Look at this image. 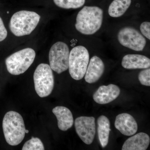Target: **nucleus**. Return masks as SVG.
Returning <instances> with one entry per match:
<instances>
[{
	"label": "nucleus",
	"mask_w": 150,
	"mask_h": 150,
	"mask_svg": "<svg viewBox=\"0 0 150 150\" xmlns=\"http://www.w3.org/2000/svg\"><path fill=\"white\" fill-rule=\"evenodd\" d=\"M103 20V11L97 6H85L78 13L75 27L86 35L94 34L100 29Z\"/></svg>",
	"instance_id": "1"
},
{
	"label": "nucleus",
	"mask_w": 150,
	"mask_h": 150,
	"mask_svg": "<svg viewBox=\"0 0 150 150\" xmlns=\"http://www.w3.org/2000/svg\"><path fill=\"white\" fill-rule=\"evenodd\" d=\"M3 129L6 142L12 146L19 144L25 136V126L21 114L16 111L8 112L3 120Z\"/></svg>",
	"instance_id": "2"
},
{
	"label": "nucleus",
	"mask_w": 150,
	"mask_h": 150,
	"mask_svg": "<svg viewBox=\"0 0 150 150\" xmlns=\"http://www.w3.org/2000/svg\"><path fill=\"white\" fill-rule=\"evenodd\" d=\"M40 17L35 12L21 11L14 14L11 19L9 28L16 36L30 34L36 27Z\"/></svg>",
	"instance_id": "3"
},
{
	"label": "nucleus",
	"mask_w": 150,
	"mask_h": 150,
	"mask_svg": "<svg viewBox=\"0 0 150 150\" xmlns=\"http://www.w3.org/2000/svg\"><path fill=\"white\" fill-rule=\"evenodd\" d=\"M35 57V51L32 48H26L17 51L6 59L7 69L12 75L23 74L32 65Z\"/></svg>",
	"instance_id": "4"
},
{
	"label": "nucleus",
	"mask_w": 150,
	"mask_h": 150,
	"mask_svg": "<svg viewBox=\"0 0 150 150\" xmlns=\"http://www.w3.org/2000/svg\"><path fill=\"white\" fill-rule=\"evenodd\" d=\"M89 62V54L83 46H76L70 52L69 72L71 77L76 80L82 79L85 75Z\"/></svg>",
	"instance_id": "5"
},
{
	"label": "nucleus",
	"mask_w": 150,
	"mask_h": 150,
	"mask_svg": "<svg viewBox=\"0 0 150 150\" xmlns=\"http://www.w3.org/2000/svg\"><path fill=\"white\" fill-rule=\"evenodd\" d=\"M33 80L35 91L39 96L46 97L51 94L54 88V78L50 65H38L34 72Z\"/></svg>",
	"instance_id": "6"
},
{
	"label": "nucleus",
	"mask_w": 150,
	"mask_h": 150,
	"mask_svg": "<svg viewBox=\"0 0 150 150\" xmlns=\"http://www.w3.org/2000/svg\"><path fill=\"white\" fill-rule=\"evenodd\" d=\"M69 49L64 42L59 41L54 44L49 53L50 66L58 74L67 71L69 68Z\"/></svg>",
	"instance_id": "7"
},
{
	"label": "nucleus",
	"mask_w": 150,
	"mask_h": 150,
	"mask_svg": "<svg viewBox=\"0 0 150 150\" xmlns=\"http://www.w3.org/2000/svg\"><path fill=\"white\" fill-rule=\"evenodd\" d=\"M118 39L122 46L134 51L144 50L146 41L144 37L137 30L131 27H125L119 30Z\"/></svg>",
	"instance_id": "8"
},
{
	"label": "nucleus",
	"mask_w": 150,
	"mask_h": 150,
	"mask_svg": "<svg viewBox=\"0 0 150 150\" xmlns=\"http://www.w3.org/2000/svg\"><path fill=\"white\" fill-rule=\"evenodd\" d=\"M76 132L86 144H91L96 134L95 119L93 117L80 116L75 121Z\"/></svg>",
	"instance_id": "9"
},
{
	"label": "nucleus",
	"mask_w": 150,
	"mask_h": 150,
	"mask_svg": "<svg viewBox=\"0 0 150 150\" xmlns=\"http://www.w3.org/2000/svg\"><path fill=\"white\" fill-rule=\"evenodd\" d=\"M120 91V89L115 85L100 86L93 94V99L98 104H107L117 98Z\"/></svg>",
	"instance_id": "10"
},
{
	"label": "nucleus",
	"mask_w": 150,
	"mask_h": 150,
	"mask_svg": "<svg viewBox=\"0 0 150 150\" xmlns=\"http://www.w3.org/2000/svg\"><path fill=\"white\" fill-rule=\"evenodd\" d=\"M115 128L126 136H131L137 133L138 124L130 114L123 113L117 115L115 121Z\"/></svg>",
	"instance_id": "11"
},
{
	"label": "nucleus",
	"mask_w": 150,
	"mask_h": 150,
	"mask_svg": "<svg viewBox=\"0 0 150 150\" xmlns=\"http://www.w3.org/2000/svg\"><path fill=\"white\" fill-rule=\"evenodd\" d=\"M85 73V80L89 83L96 82L102 76L105 70V66L102 60L97 56L91 59Z\"/></svg>",
	"instance_id": "12"
},
{
	"label": "nucleus",
	"mask_w": 150,
	"mask_h": 150,
	"mask_svg": "<svg viewBox=\"0 0 150 150\" xmlns=\"http://www.w3.org/2000/svg\"><path fill=\"white\" fill-rule=\"evenodd\" d=\"M121 65L127 69H147L150 67V59L144 55L128 54L123 57Z\"/></svg>",
	"instance_id": "13"
},
{
	"label": "nucleus",
	"mask_w": 150,
	"mask_h": 150,
	"mask_svg": "<svg viewBox=\"0 0 150 150\" xmlns=\"http://www.w3.org/2000/svg\"><path fill=\"white\" fill-rule=\"evenodd\" d=\"M150 139L147 134L141 132L129 138L124 142L122 150H146L149 145Z\"/></svg>",
	"instance_id": "14"
},
{
	"label": "nucleus",
	"mask_w": 150,
	"mask_h": 150,
	"mask_svg": "<svg viewBox=\"0 0 150 150\" xmlns=\"http://www.w3.org/2000/svg\"><path fill=\"white\" fill-rule=\"evenodd\" d=\"M52 112L58 120V126L59 129L65 131L71 128L74 120L72 113L67 107L58 106L54 108Z\"/></svg>",
	"instance_id": "15"
},
{
	"label": "nucleus",
	"mask_w": 150,
	"mask_h": 150,
	"mask_svg": "<svg viewBox=\"0 0 150 150\" xmlns=\"http://www.w3.org/2000/svg\"><path fill=\"white\" fill-rule=\"evenodd\" d=\"M98 134L100 143L103 148L107 146L108 143L110 129V122L108 118L102 115L98 118Z\"/></svg>",
	"instance_id": "16"
},
{
	"label": "nucleus",
	"mask_w": 150,
	"mask_h": 150,
	"mask_svg": "<svg viewBox=\"0 0 150 150\" xmlns=\"http://www.w3.org/2000/svg\"><path fill=\"white\" fill-rule=\"evenodd\" d=\"M131 3V0H113L108 8V14L113 18L121 17L129 8Z\"/></svg>",
	"instance_id": "17"
},
{
	"label": "nucleus",
	"mask_w": 150,
	"mask_h": 150,
	"mask_svg": "<svg viewBox=\"0 0 150 150\" xmlns=\"http://www.w3.org/2000/svg\"><path fill=\"white\" fill-rule=\"evenodd\" d=\"M86 0H54V3L59 7L64 9H77L84 5Z\"/></svg>",
	"instance_id": "18"
},
{
	"label": "nucleus",
	"mask_w": 150,
	"mask_h": 150,
	"mask_svg": "<svg viewBox=\"0 0 150 150\" xmlns=\"http://www.w3.org/2000/svg\"><path fill=\"white\" fill-rule=\"evenodd\" d=\"M44 146L41 140L38 138L32 137L30 139L25 143L22 150H44Z\"/></svg>",
	"instance_id": "19"
},
{
	"label": "nucleus",
	"mask_w": 150,
	"mask_h": 150,
	"mask_svg": "<svg viewBox=\"0 0 150 150\" xmlns=\"http://www.w3.org/2000/svg\"><path fill=\"white\" fill-rule=\"evenodd\" d=\"M139 80L142 85L150 86V69L147 68L140 72L139 75Z\"/></svg>",
	"instance_id": "20"
},
{
	"label": "nucleus",
	"mask_w": 150,
	"mask_h": 150,
	"mask_svg": "<svg viewBox=\"0 0 150 150\" xmlns=\"http://www.w3.org/2000/svg\"><path fill=\"white\" fill-rule=\"evenodd\" d=\"M140 30L142 34L149 40L150 39V23L144 22L140 25Z\"/></svg>",
	"instance_id": "21"
},
{
	"label": "nucleus",
	"mask_w": 150,
	"mask_h": 150,
	"mask_svg": "<svg viewBox=\"0 0 150 150\" xmlns=\"http://www.w3.org/2000/svg\"><path fill=\"white\" fill-rule=\"evenodd\" d=\"M7 35V30L5 27L2 19L0 17V42L4 40Z\"/></svg>",
	"instance_id": "22"
},
{
	"label": "nucleus",
	"mask_w": 150,
	"mask_h": 150,
	"mask_svg": "<svg viewBox=\"0 0 150 150\" xmlns=\"http://www.w3.org/2000/svg\"><path fill=\"white\" fill-rule=\"evenodd\" d=\"M25 134H28V133H29V131H28V130H26V129H25Z\"/></svg>",
	"instance_id": "23"
}]
</instances>
